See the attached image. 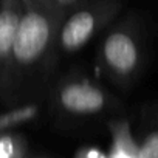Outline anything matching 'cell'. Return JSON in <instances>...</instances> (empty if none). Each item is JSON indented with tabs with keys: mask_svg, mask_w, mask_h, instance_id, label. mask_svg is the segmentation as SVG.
<instances>
[{
	"mask_svg": "<svg viewBox=\"0 0 158 158\" xmlns=\"http://www.w3.org/2000/svg\"><path fill=\"white\" fill-rule=\"evenodd\" d=\"M54 8L40 0H23L13 48L0 74V93L13 95L48 59L54 50L56 34L62 20Z\"/></svg>",
	"mask_w": 158,
	"mask_h": 158,
	"instance_id": "1",
	"label": "cell"
},
{
	"mask_svg": "<svg viewBox=\"0 0 158 158\" xmlns=\"http://www.w3.org/2000/svg\"><path fill=\"white\" fill-rule=\"evenodd\" d=\"M98 60L104 74L123 89L132 87L144 67V39L136 17L127 16L102 37Z\"/></svg>",
	"mask_w": 158,
	"mask_h": 158,
	"instance_id": "2",
	"label": "cell"
},
{
	"mask_svg": "<svg viewBox=\"0 0 158 158\" xmlns=\"http://www.w3.org/2000/svg\"><path fill=\"white\" fill-rule=\"evenodd\" d=\"M119 10V0H92L77 3L64 14L54 48L65 54L77 53L118 16Z\"/></svg>",
	"mask_w": 158,
	"mask_h": 158,
	"instance_id": "3",
	"label": "cell"
},
{
	"mask_svg": "<svg viewBox=\"0 0 158 158\" xmlns=\"http://www.w3.org/2000/svg\"><path fill=\"white\" fill-rule=\"evenodd\" d=\"M56 112L67 118H92L118 106V101L101 85L82 76H68L53 93Z\"/></svg>",
	"mask_w": 158,
	"mask_h": 158,
	"instance_id": "4",
	"label": "cell"
},
{
	"mask_svg": "<svg viewBox=\"0 0 158 158\" xmlns=\"http://www.w3.org/2000/svg\"><path fill=\"white\" fill-rule=\"evenodd\" d=\"M22 11L23 0H0V74L8 62Z\"/></svg>",
	"mask_w": 158,
	"mask_h": 158,
	"instance_id": "5",
	"label": "cell"
},
{
	"mask_svg": "<svg viewBox=\"0 0 158 158\" xmlns=\"http://www.w3.org/2000/svg\"><path fill=\"white\" fill-rule=\"evenodd\" d=\"M136 150L138 158H158V104L146 109L143 115Z\"/></svg>",
	"mask_w": 158,
	"mask_h": 158,
	"instance_id": "6",
	"label": "cell"
},
{
	"mask_svg": "<svg viewBox=\"0 0 158 158\" xmlns=\"http://www.w3.org/2000/svg\"><path fill=\"white\" fill-rule=\"evenodd\" d=\"M112 132V147L109 158H138L136 139L129 130L126 121H112L109 124Z\"/></svg>",
	"mask_w": 158,
	"mask_h": 158,
	"instance_id": "7",
	"label": "cell"
},
{
	"mask_svg": "<svg viewBox=\"0 0 158 158\" xmlns=\"http://www.w3.org/2000/svg\"><path fill=\"white\" fill-rule=\"evenodd\" d=\"M28 143L23 135L5 132L0 135V158H28Z\"/></svg>",
	"mask_w": 158,
	"mask_h": 158,
	"instance_id": "8",
	"label": "cell"
},
{
	"mask_svg": "<svg viewBox=\"0 0 158 158\" xmlns=\"http://www.w3.org/2000/svg\"><path fill=\"white\" fill-rule=\"evenodd\" d=\"M74 158H109V155L102 152L99 147L84 146L81 149H77V152L74 153Z\"/></svg>",
	"mask_w": 158,
	"mask_h": 158,
	"instance_id": "9",
	"label": "cell"
},
{
	"mask_svg": "<svg viewBox=\"0 0 158 158\" xmlns=\"http://www.w3.org/2000/svg\"><path fill=\"white\" fill-rule=\"evenodd\" d=\"M81 0H48V3H50V6L51 8H54L59 14H65V13H68L73 6H76Z\"/></svg>",
	"mask_w": 158,
	"mask_h": 158,
	"instance_id": "10",
	"label": "cell"
},
{
	"mask_svg": "<svg viewBox=\"0 0 158 158\" xmlns=\"http://www.w3.org/2000/svg\"><path fill=\"white\" fill-rule=\"evenodd\" d=\"M28 158H48V156H44V155H30Z\"/></svg>",
	"mask_w": 158,
	"mask_h": 158,
	"instance_id": "11",
	"label": "cell"
},
{
	"mask_svg": "<svg viewBox=\"0 0 158 158\" xmlns=\"http://www.w3.org/2000/svg\"><path fill=\"white\" fill-rule=\"evenodd\" d=\"M40 2H45V3H48V0H40ZM50 5V3H48Z\"/></svg>",
	"mask_w": 158,
	"mask_h": 158,
	"instance_id": "12",
	"label": "cell"
}]
</instances>
